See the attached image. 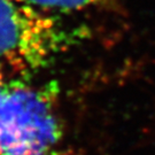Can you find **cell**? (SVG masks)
Masks as SVG:
<instances>
[{
  "label": "cell",
  "instance_id": "cell-1",
  "mask_svg": "<svg viewBox=\"0 0 155 155\" xmlns=\"http://www.w3.org/2000/svg\"><path fill=\"white\" fill-rule=\"evenodd\" d=\"M63 127L56 91L31 78L0 91V155H61Z\"/></svg>",
  "mask_w": 155,
  "mask_h": 155
},
{
  "label": "cell",
  "instance_id": "cell-2",
  "mask_svg": "<svg viewBox=\"0 0 155 155\" xmlns=\"http://www.w3.org/2000/svg\"><path fill=\"white\" fill-rule=\"evenodd\" d=\"M70 40L59 15L30 0H0V71L9 79L31 78Z\"/></svg>",
  "mask_w": 155,
  "mask_h": 155
},
{
  "label": "cell",
  "instance_id": "cell-3",
  "mask_svg": "<svg viewBox=\"0 0 155 155\" xmlns=\"http://www.w3.org/2000/svg\"><path fill=\"white\" fill-rule=\"evenodd\" d=\"M35 5L53 14L71 13L87 9L91 7H100L110 4L113 0H30Z\"/></svg>",
  "mask_w": 155,
  "mask_h": 155
},
{
  "label": "cell",
  "instance_id": "cell-4",
  "mask_svg": "<svg viewBox=\"0 0 155 155\" xmlns=\"http://www.w3.org/2000/svg\"><path fill=\"white\" fill-rule=\"evenodd\" d=\"M8 81H9V78L7 77L4 72L0 71V91L5 87L6 84L8 83Z\"/></svg>",
  "mask_w": 155,
  "mask_h": 155
}]
</instances>
